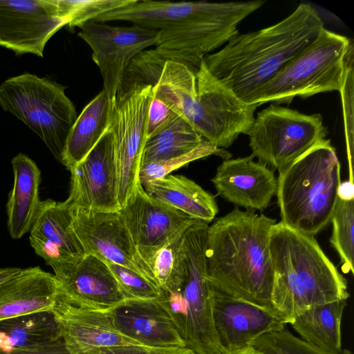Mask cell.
<instances>
[{
	"label": "cell",
	"mask_w": 354,
	"mask_h": 354,
	"mask_svg": "<svg viewBox=\"0 0 354 354\" xmlns=\"http://www.w3.org/2000/svg\"><path fill=\"white\" fill-rule=\"evenodd\" d=\"M249 344L266 354H353L348 349H342L339 353L323 350L295 336L286 328L263 335Z\"/></svg>",
	"instance_id": "cell-34"
},
{
	"label": "cell",
	"mask_w": 354,
	"mask_h": 354,
	"mask_svg": "<svg viewBox=\"0 0 354 354\" xmlns=\"http://www.w3.org/2000/svg\"><path fill=\"white\" fill-rule=\"evenodd\" d=\"M347 299L308 307L290 324L301 339L323 350L342 351L341 324Z\"/></svg>",
	"instance_id": "cell-27"
},
{
	"label": "cell",
	"mask_w": 354,
	"mask_h": 354,
	"mask_svg": "<svg viewBox=\"0 0 354 354\" xmlns=\"http://www.w3.org/2000/svg\"><path fill=\"white\" fill-rule=\"evenodd\" d=\"M110 312L116 329L142 346L186 348L171 316L156 299H127Z\"/></svg>",
	"instance_id": "cell-22"
},
{
	"label": "cell",
	"mask_w": 354,
	"mask_h": 354,
	"mask_svg": "<svg viewBox=\"0 0 354 354\" xmlns=\"http://www.w3.org/2000/svg\"><path fill=\"white\" fill-rule=\"evenodd\" d=\"M338 198L342 200H354V185L349 180L341 183L338 189Z\"/></svg>",
	"instance_id": "cell-42"
},
{
	"label": "cell",
	"mask_w": 354,
	"mask_h": 354,
	"mask_svg": "<svg viewBox=\"0 0 354 354\" xmlns=\"http://www.w3.org/2000/svg\"><path fill=\"white\" fill-rule=\"evenodd\" d=\"M352 44L348 37L324 28L314 41L244 102L289 104L295 97L305 99L319 93L339 91Z\"/></svg>",
	"instance_id": "cell-6"
},
{
	"label": "cell",
	"mask_w": 354,
	"mask_h": 354,
	"mask_svg": "<svg viewBox=\"0 0 354 354\" xmlns=\"http://www.w3.org/2000/svg\"><path fill=\"white\" fill-rule=\"evenodd\" d=\"M14 184L6 205L10 236L21 239L30 231L41 203V171L27 155L19 153L11 160Z\"/></svg>",
	"instance_id": "cell-24"
},
{
	"label": "cell",
	"mask_w": 354,
	"mask_h": 354,
	"mask_svg": "<svg viewBox=\"0 0 354 354\" xmlns=\"http://www.w3.org/2000/svg\"><path fill=\"white\" fill-rule=\"evenodd\" d=\"M217 155L227 159V153L218 149L207 140L193 151L169 159L142 165L139 171V181L143 185L147 182L164 178L180 167L196 160L210 155Z\"/></svg>",
	"instance_id": "cell-35"
},
{
	"label": "cell",
	"mask_w": 354,
	"mask_h": 354,
	"mask_svg": "<svg viewBox=\"0 0 354 354\" xmlns=\"http://www.w3.org/2000/svg\"><path fill=\"white\" fill-rule=\"evenodd\" d=\"M196 75V95L188 122L203 139L218 149L230 147L246 134L258 104L239 99L207 70L202 60Z\"/></svg>",
	"instance_id": "cell-9"
},
{
	"label": "cell",
	"mask_w": 354,
	"mask_h": 354,
	"mask_svg": "<svg viewBox=\"0 0 354 354\" xmlns=\"http://www.w3.org/2000/svg\"><path fill=\"white\" fill-rule=\"evenodd\" d=\"M0 106L33 131L62 162L69 132L77 117L64 86L26 72L0 84Z\"/></svg>",
	"instance_id": "cell-7"
},
{
	"label": "cell",
	"mask_w": 354,
	"mask_h": 354,
	"mask_svg": "<svg viewBox=\"0 0 354 354\" xmlns=\"http://www.w3.org/2000/svg\"><path fill=\"white\" fill-rule=\"evenodd\" d=\"M50 267L59 293L71 302L109 310L127 300L108 264L93 254Z\"/></svg>",
	"instance_id": "cell-17"
},
{
	"label": "cell",
	"mask_w": 354,
	"mask_h": 354,
	"mask_svg": "<svg viewBox=\"0 0 354 354\" xmlns=\"http://www.w3.org/2000/svg\"><path fill=\"white\" fill-rule=\"evenodd\" d=\"M320 114L271 104L257 113L247 132L253 157L279 172L326 139Z\"/></svg>",
	"instance_id": "cell-8"
},
{
	"label": "cell",
	"mask_w": 354,
	"mask_h": 354,
	"mask_svg": "<svg viewBox=\"0 0 354 354\" xmlns=\"http://www.w3.org/2000/svg\"><path fill=\"white\" fill-rule=\"evenodd\" d=\"M59 293L53 274L39 266L21 268L0 285V321L51 311Z\"/></svg>",
	"instance_id": "cell-23"
},
{
	"label": "cell",
	"mask_w": 354,
	"mask_h": 354,
	"mask_svg": "<svg viewBox=\"0 0 354 354\" xmlns=\"http://www.w3.org/2000/svg\"><path fill=\"white\" fill-rule=\"evenodd\" d=\"M71 207L91 212H116L118 181L114 139L110 124L88 155L71 170Z\"/></svg>",
	"instance_id": "cell-14"
},
{
	"label": "cell",
	"mask_w": 354,
	"mask_h": 354,
	"mask_svg": "<svg viewBox=\"0 0 354 354\" xmlns=\"http://www.w3.org/2000/svg\"><path fill=\"white\" fill-rule=\"evenodd\" d=\"M107 264L127 300L156 299L159 297L160 288L140 274L122 266Z\"/></svg>",
	"instance_id": "cell-38"
},
{
	"label": "cell",
	"mask_w": 354,
	"mask_h": 354,
	"mask_svg": "<svg viewBox=\"0 0 354 354\" xmlns=\"http://www.w3.org/2000/svg\"><path fill=\"white\" fill-rule=\"evenodd\" d=\"M0 354H72L66 348L62 337L50 342L35 344Z\"/></svg>",
	"instance_id": "cell-41"
},
{
	"label": "cell",
	"mask_w": 354,
	"mask_h": 354,
	"mask_svg": "<svg viewBox=\"0 0 354 354\" xmlns=\"http://www.w3.org/2000/svg\"><path fill=\"white\" fill-rule=\"evenodd\" d=\"M68 22L58 0H0V46L42 57L48 40Z\"/></svg>",
	"instance_id": "cell-13"
},
{
	"label": "cell",
	"mask_w": 354,
	"mask_h": 354,
	"mask_svg": "<svg viewBox=\"0 0 354 354\" xmlns=\"http://www.w3.org/2000/svg\"><path fill=\"white\" fill-rule=\"evenodd\" d=\"M208 224L197 221L183 234L184 270L180 288L161 290L156 299L166 309L193 354H225L214 329L212 285L205 257Z\"/></svg>",
	"instance_id": "cell-5"
},
{
	"label": "cell",
	"mask_w": 354,
	"mask_h": 354,
	"mask_svg": "<svg viewBox=\"0 0 354 354\" xmlns=\"http://www.w3.org/2000/svg\"><path fill=\"white\" fill-rule=\"evenodd\" d=\"M204 140L185 118L176 115L163 129L147 139L141 165L186 154Z\"/></svg>",
	"instance_id": "cell-30"
},
{
	"label": "cell",
	"mask_w": 354,
	"mask_h": 354,
	"mask_svg": "<svg viewBox=\"0 0 354 354\" xmlns=\"http://www.w3.org/2000/svg\"><path fill=\"white\" fill-rule=\"evenodd\" d=\"M212 292L214 329L225 353L285 328L286 322L273 309L227 295L212 286Z\"/></svg>",
	"instance_id": "cell-18"
},
{
	"label": "cell",
	"mask_w": 354,
	"mask_h": 354,
	"mask_svg": "<svg viewBox=\"0 0 354 354\" xmlns=\"http://www.w3.org/2000/svg\"><path fill=\"white\" fill-rule=\"evenodd\" d=\"M340 162L326 139L279 172L281 223L315 236L331 221L341 184Z\"/></svg>",
	"instance_id": "cell-4"
},
{
	"label": "cell",
	"mask_w": 354,
	"mask_h": 354,
	"mask_svg": "<svg viewBox=\"0 0 354 354\" xmlns=\"http://www.w3.org/2000/svg\"><path fill=\"white\" fill-rule=\"evenodd\" d=\"M263 0L209 3L187 19L159 30L156 47L189 52L203 60L239 34L238 25L260 8Z\"/></svg>",
	"instance_id": "cell-10"
},
{
	"label": "cell",
	"mask_w": 354,
	"mask_h": 354,
	"mask_svg": "<svg viewBox=\"0 0 354 354\" xmlns=\"http://www.w3.org/2000/svg\"><path fill=\"white\" fill-rule=\"evenodd\" d=\"M153 86H136L118 95L113 103L111 125L113 133L122 207L140 183L139 171L147 140V122Z\"/></svg>",
	"instance_id": "cell-11"
},
{
	"label": "cell",
	"mask_w": 354,
	"mask_h": 354,
	"mask_svg": "<svg viewBox=\"0 0 354 354\" xmlns=\"http://www.w3.org/2000/svg\"><path fill=\"white\" fill-rule=\"evenodd\" d=\"M178 115L152 95L147 122V139L167 125Z\"/></svg>",
	"instance_id": "cell-39"
},
{
	"label": "cell",
	"mask_w": 354,
	"mask_h": 354,
	"mask_svg": "<svg viewBox=\"0 0 354 354\" xmlns=\"http://www.w3.org/2000/svg\"><path fill=\"white\" fill-rule=\"evenodd\" d=\"M353 43L351 44L346 58L341 93L342 111L344 120L346 149L349 163V180L353 182Z\"/></svg>",
	"instance_id": "cell-37"
},
{
	"label": "cell",
	"mask_w": 354,
	"mask_h": 354,
	"mask_svg": "<svg viewBox=\"0 0 354 354\" xmlns=\"http://www.w3.org/2000/svg\"><path fill=\"white\" fill-rule=\"evenodd\" d=\"M185 232L160 248L150 265L156 283L162 290L176 291L181 286L184 270L183 239Z\"/></svg>",
	"instance_id": "cell-32"
},
{
	"label": "cell",
	"mask_w": 354,
	"mask_h": 354,
	"mask_svg": "<svg viewBox=\"0 0 354 354\" xmlns=\"http://www.w3.org/2000/svg\"><path fill=\"white\" fill-rule=\"evenodd\" d=\"M198 70L178 61H167L153 87V96L187 120L196 95Z\"/></svg>",
	"instance_id": "cell-29"
},
{
	"label": "cell",
	"mask_w": 354,
	"mask_h": 354,
	"mask_svg": "<svg viewBox=\"0 0 354 354\" xmlns=\"http://www.w3.org/2000/svg\"><path fill=\"white\" fill-rule=\"evenodd\" d=\"M169 60L183 62L196 70L198 69L202 62L187 51L158 47L144 50L133 57L126 68L117 95L136 86H155L165 63Z\"/></svg>",
	"instance_id": "cell-31"
},
{
	"label": "cell",
	"mask_w": 354,
	"mask_h": 354,
	"mask_svg": "<svg viewBox=\"0 0 354 354\" xmlns=\"http://www.w3.org/2000/svg\"><path fill=\"white\" fill-rule=\"evenodd\" d=\"M71 208L73 227L85 254H93L106 263L128 268L158 286L152 271L139 255L120 211Z\"/></svg>",
	"instance_id": "cell-16"
},
{
	"label": "cell",
	"mask_w": 354,
	"mask_h": 354,
	"mask_svg": "<svg viewBox=\"0 0 354 354\" xmlns=\"http://www.w3.org/2000/svg\"><path fill=\"white\" fill-rule=\"evenodd\" d=\"M61 337L59 326L51 311L0 321V353L50 342Z\"/></svg>",
	"instance_id": "cell-28"
},
{
	"label": "cell",
	"mask_w": 354,
	"mask_h": 354,
	"mask_svg": "<svg viewBox=\"0 0 354 354\" xmlns=\"http://www.w3.org/2000/svg\"><path fill=\"white\" fill-rule=\"evenodd\" d=\"M68 18L69 28L81 27L99 16L129 5L137 0H58Z\"/></svg>",
	"instance_id": "cell-36"
},
{
	"label": "cell",
	"mask_w": 354,
	"mask_h": 354,
	"mask_svg": "<svg viewBox=\"0 0 354 354\" xmlns=\"http://www.w3.org/2000/svg\"><path fill=\"white\" fill-rule=\"evenodd\" d=\"M21 270L19 268H0V285L16 275Z\"/></svg>",
	"instance_id": "cell-44"
},
{
	"label": "cell",
	"mask_w": 354,
	"mask_h": 354,
	"mask_svg": "<svg viewBox=\"0 0 354 354\" xmlns=\"http://www.w3.org/2000/svg\"><path fill=\"white\" fill-rule=\"evenodd\" d=\"M252 156L225 159L212 178L217 194L235 207L263 211L277 194L274 171Z\"/></svg>",
	"instance_id": "cell-20"
},
{
	"label": "cell",
	"mask_w": 354,
	"mask_h": 354,
	"mask_svg": "<svg viewBox=\"0 0 354 354\" xmlns=\"http://www.w3.org/2000/svg\"><path fill=\"white\" fill-rule=\"evenodd\" d=\"M225 354H266L251 344H247L243 346L229 351Z\"/></svg>",
	"instance_id": "cell-43"
},
{
	"label": "cell",
	"mask_w": 354,
	"mask_h": 354,
	"mask_svg": "<svg viewBox=\"0 0 354 354\" xmlns=\"http://www.w3.org/2000/svg\"><path fill=\"white\" fill-rule=\"evenodd\" d=\"M142 186L150 197L207 223L218 212L215 197L184 176L168 175Z\"/></svg>",
	"instance_id": "cell-25"
},
{
	"label": "cell",
	"mask_w": 354,
	"mask_h": 354,
	"mask_svg": "<svg viewBox=\"0 0 354 354\" xmlns=\"http://www.w3.org/2000/svg\"><path fill=\"white\" fill-rule=\"evenodd\" d=\"M87 354H193L187 348H151L142 345L102 347Z\"/></svg>",
	"instance_id": "cell-40"
},
{
	"label": "cell",
	"mask_w": 354,
	"mask_h": 354,
	"mask_svg": "<svg viewBox=\"0 0 354 354\" xmlns=\"http://www.w3.org/2000/svg\"><path fill=\"white\" fill-rule=\"evenodd\" d=\"M111 310L89 308L71 302L59 293L51 312L72 354H87L111 346L140 345L116 329Z\"/></svg>",
	"instance_id": "cell-19"
},
{
	"label": "cell",
	"mask_w": 354,
	"mask_h": 354,
	"mask_svg": "<svg viewBox=\"0 0 354 354\" xmlns=\"http://www.w3.org/2000/svg\"><path fill=\"white\" fill-rule=\"evenodd\" d=\"M120 213L139 255L150 269L160 248L199 221L150 197L141 184Z\"/></svg>",
	"instance_id": "cell-15"
},
{
	"label": "cell",
	"mask_w": 354,
	"mask_h": 354,
	"mask_svg": "<svg viewBox=\"0 0 354 354\" xmlns=\"http://www.w3.org/2000/svg\"><path fill=\"white\" fill-rule=\"evenodd\" d=\"M80 28L77 35L91 48L93 60L102 76L103 89L114 102L130 62L142 50L156 45L159 30L135 24L115 26L95 21Z\"/></svg>",
	"instance_id": "cell-12"
},
{
	"label": "cell",
	"mask_w": 354,
	"mask_h": 354,
	"mask_svg": "<svg viewBox=\"0 0 354 354\" xmlns=\"http://www.w3.org/2000/svg\"><path fill=\"white\" fill-rule=\"evenodd\" d=\"M29 232L32 248L50 266L85 254L73 227L71 208L66 201H41Z\"/></svg>",
	"instance_id": "cell-21"
},
{
	"label": "cell",
	"mask_w": 354,
	"mask_h": 354,
	"mask_svg": "<svg viewBox=\"0 0 354 354\" xmlns=\"http://www.w3.org/2000/svg\"><path fill=\"white\" fill-rule=\"evenodd\" d=\"M114 102L102 89L77 117L69 132L61 162L67 169L70 171L80 162L106 131Z\"/></svg>",
	"instance_id": "cell-26"
},
{
	"label": "cell",
	"mask_w": 354,
	"mask_h": 354,
	"mask_svg": "<svg viewBox=\"0 0 354 354\" xmlns=\"http://www.w3.org/2000/svg\"><path fill=\"white\" fill-rule=\"evenodd\" d=\"M270 252L271 306L286 324L310 306L349 297L346 280L314 236L276 223L270 232Z\"/></svg>",
	"instance_id": "cell-3"
},
{
	"label": "cell",
	"mask_w": 354,
	"mask_h": 354,
	"mask_svg": "<svg viewBox=\"0 0 354 354\" xmlns=\"http://www.w3.org/2000/svg\"><path fill=\"white\" fill-rule=\"evenodd\" d=\"M330 222L333 232L330 242L339 255L342 270L353 274L354 200L338 198Z\"/></svg>",
	"instance_id": "cell-33"
},
{
	"label": "cell",
	"mask_w": 354,
	"mask_h": 354,
	"mask_svg": "<svg viewBox=\"0 0 354 354\" xmlns=\"http://www.w3.org/2000/svg\"><path fill=\"white\" fill-rule=\"evenodd\" d=\"M324 28L310 3H300L288 17L263 29L237 34L219 50L204 57L208 72L244 102L271 80Z\"/></svg>",
	"instance_id": "cell-1"
},
{
	"label": "cell",
	"mask_w": 354,
	"mask_h": 354,
	"mask_svg": "<svg viewBox=\"0 0 354 354\" xmlns=\"http://www.w3.org/2000/svg\"><path fill=\"white\" fill-rule=\"evenodd\" d=\"M275 223L263 214L235 207L208 227L205 257L212 287L272 309L270 236Z\"/></svg>",
	"instance_id": "cell-2"
}]
</instances>
